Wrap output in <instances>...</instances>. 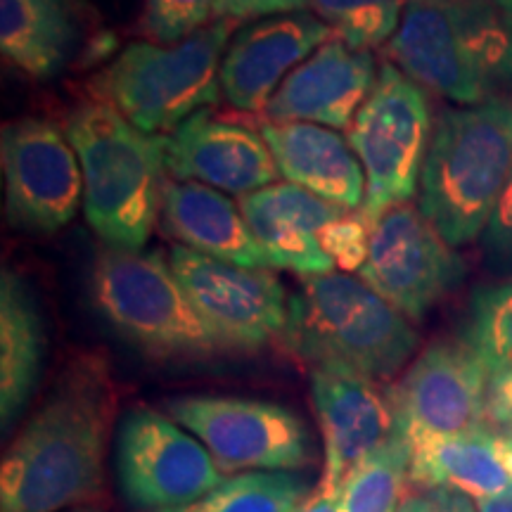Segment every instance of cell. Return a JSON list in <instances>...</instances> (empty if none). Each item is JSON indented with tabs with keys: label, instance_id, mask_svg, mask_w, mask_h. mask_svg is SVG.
Returning <instances> with one entry per match:
<instances>
[{
	"label": "cell",
	"instance_id": "1",
	"mask_svg": "<svg viewBox=\"0 0 512 512\" xmlns=\"http://www.w3.org/2000/svg\"><path fill=\"white\" fill-rule=\"evenodd\" d=\"M117 392L107 366L81 356L12 441L0 467V512H64L98 501Z\"/></svg>",
	"mask_w": 512,
	"mask_h": 512
},
{
	"label": "cell",
	"instance_id": "30",
	"mask_svg": "<svg viewBox=\"0 0 512 512\" xmlns=\"http://www.w3.org/2000/svg\"><path fill=\"white\" fill-rule=\"evenodd\" d=\"M370 223L363 219V214H347L342 219L330 223L328 228L323 230V249L328 256L335 261V266L342 268L344 273L361 271V266L366 264L368 247H370Z\"/></svg>",
	"mask_w": 512,
	"mask_h": 512
},
{
	"label": "cell",
	"instance_id": "8",
	"mask_svg": "<svg viewBox=\"0 0 512 512\" xmlns=\"http://www.w3.org/2000/svg\"><path fill=\"white\" fill-rule=\"evenodd\" d=\"M432 133L430 100L422 86L384 62L349 128V145L366 171V200L358 211L370 226L389 207L413 200Z\"/></svg>",
	"mask_w": 512,
	"mask_h": 512
},
{
	"label": "cell",
	"instance_id": "2",
	"mask_svg": "<svg viewBox=\"0 0 512 512\" xmlns=\"http://www.w3.org/2000/svg\"><path fill=\"white\" fill-rule=\"evenodd\" d=\"M387 55L418 86L463 107L512 91V24L494 0H408Z\"/></svg>",
	"mask_w": 512,
	"mask_h": 512
},
{
	"label": "cell",
	"instance_id": "25",
	"mask_svg": "<svg viewBox=\"0 0 512 512\" xmlns=\"http://www.w3.org/2000/svg\"><path fill=\"white\" fill-rule=\"evenodd\" d=\"M413 448L406 432L358 463L337 496V512H396L406 501Z\"/></svg>",
	"mask_w": 512,
	"mask_h": 512
},
{
	"label": "cell",
	"instance_id": "12",
	"mask_svg": "<svg viewBox=\"0 0 512 512\" xmlns=\"http://www.w3.org/2000/svg\"><path fill=\"white\" fill-rule=\"evenodd\" d=\"M171 271L190 304L228 351H256L283 339L290 302L268 268H245L183 245L171 247Z\"/></svg>",
	"mask_w": 512,
	"mask_h": 512
},
{
	"label": "cell",
	"instance_id": "9",
	"mask_svg": "<svg viewBox=\"0 0 512 512\" xmlns=\"http://www.w3.org/2000/svg\"><path fill=\"white\" fill-rule=\"evenodd\" d=\"M169 418L207 446L221 472H294L313 463L306 422L278 403L240 396H183Z\"/></svg>",
	"mask_w": 512,
	"mask_h": 512
},
{
	"label": "cell",
	"instance_id": "24",
	"mask_svg": "<svg viewBox=\"0 0 512 512\" xmlns=\"http://www.w3.org/2000/svg\"><path fill=\"white\" fill-rule=\"evenodd\" d=\"M43 323L17 273L0 278V418L8 430L34 394L43 361Z\"/></svg>",
	"mask_w": 512,
	"mask_h": 512
},
{
	"label": "cell",
	"instance_id": "16",
	"mask_svg": "<svg viewBox=\"0 0 512 512\" xmlns=\"http://www.w3.org/2000/svg\"><path fill=\"white\" fill-rule=\"evenodd\" d=\"M166 171L181 183H202L249 195L278 181L266 140L245 121L200 110L164 138Z\"/></svg>",
	"mask_w": 512,
	"mask_h": 512
},
{
	"label": "cell",
	"instance_id": "14",
	"mask_svg": "<svg viewBox=\"0 0 512 512\" xmlns=\"http://www.w3.org/2000/svg\"><path fill=\"white\" fill-rule=\"evenodd\" d=\"M311 396L323 434V472L313 486L339 496L351 470L403 432L394 387L347 368H313Z\"/></svg>",
	"mask_w": 512,
	"mask_h": 512
},
{
	"label": "cell",
	"instance_id": "22",
	"mask_svg": "<svg viewBox=\"0 0 512 512\" xmlns=\"http://www.w3.org/2000/svg\"><path fill=\"white\" fill-rule=\"evenodd\" d=\"M162 226L183 247L200 254L245 268H271L242 211L209 185H166Z\"/></svg>",
	"mask_w": 512,
	"mask_h": 512
},
{
	"label": "cell",
	"instance_id": "27",
	"mask_svg": "<svg viewBox=\"0 0 512 512\" xmlns=\"http://www.w3.org/2000/svg\"><path fill=\"white\" fill-rule=\"evenodd\" d=\"M460 339L475 351L491 377L512 370V275L472 294Z\"/></svg>",
	"mask_w": 512,
	"mask_h": 512
},
{
	"label": "cell",
	"instance_id": "35",
	"mask_svg": "<svg viewBox=\"0 0 512 512\" xmlns=\"http://www.w3.org/2000/svg\"><path fill=\"white\" fill-rule=\"evenodd\" d=\"M441 512H479L475 498L458 494V491H439Z\"/></svg>",
	"mask_w": 512,
	"mask_h": 512
},
{
	"label": "cell",
	"instance_id": "4",
	"mask_svg": "<svg viewBox=\"0 0 512 512\" xmlns=\"http://www.w3.org/2000/svg\"><path fill=\"white\" fill-rule=\"evenodd\" d=\"M512 176V102L439 114L420 178V209L451 247L477 240Z\"/></svg>",
	"mask_w": 512,
	"mask_h": 512
},
{
	"label": "cell",
	"instance_id": "38",
	"mask_svg": "<svg viewBox=\"0 0 512 512\" xmlns=\"http://www.w3.org/2000/svg\"><path fill=\"white\" fill-rule=\"evenodd\" d=\"M494 3L501 8V12L508 17V22L512 24V0H494Z\"/></svg>",
	"mask_w": 512,
	"mask_h": 512
},
{
	"label": "cell",
	"instance_id": "18",
	"mask_svg": "<svg viewBox=\"0 0 512 512\" xmlns=\"http://www.w3.org/2000/svg\"><path fill=\"white\" fill-rule=\"evenodd\" d=\"M375 81V60L368 50L330 38L287 76L268 102L266 117L347 128L373 93Z\"/></svg>",
	"mask_w": 512,
	"mask_h": 512
},
{
	"label": "cell",
	"instance_id": "15",
	"mask_svg": "<svg viewBox=\"0 0 512 512\" xmlns=\"http://www.w3.org/2000/svg\"><path fill=\"white\" fill-rule=\"evenodd\" d=\"M491 373L463 339H441L411 363L394 399L411 444L451 437L489 420Z\"/></svg>",
	"mask_w": 512,
	"mask_h": 512
},
{
	"label": "cell",
	"instance_id": "5",
	"mask_svg": "<svg viewBox=\"0 0 512 512\" xmlns=\"http://www.w3.org/2000/svg\"><path fill=\"white\" fill-rule=\"evenodd\" d=\"M285 347L313 368L335 366L384 382L418 347L408 318L351 273L304 275L290 299Z\"/></svg>",
	"mask_w": 512,
	"mask_h": 512
},
{
	"label": "cell",
	"instance_id": "21",
	"mask_svg": "<svg viewBox=\"0 0 512 512\" xmlns=\"http://www.w3.org/2000/svg\"><path fill=\"white\" fill-rule=\"evenodd\" d=\"M268 150L280 176L342 209H361L366 200V171L354 147L335 128L304 121H264Z\"/></svg>",
	"mask_w": 512,
	"mask_h": 512
},
{
	"label": "cell",
	"instance_id": "19",
	"mask_svg": "<svg viewBox=\"0 0 512 512\" xmlns=\"http://www.w3.org/2000/svg\"><path fill=\"white\" fill-rule=\"evenodd\" d=\"M240 211L268 266L302 275L332 273L335 261L323 249V230L342 219L347 209L294 183H273L249 192L240 200Z\"/></svg>",
	"mask_w": 512,
	"mask_h": 512
},
{
	"label": "cell",
	"instance_id": "39",
	"mask_svg": "<svg viewBox=\"0 0 512 512\" xmlns=\"http://www.w3.org/2000/svg\"><path fill=\"white\" fill-rule=\"evenodd\" d=\"M72 512H95V510H81V508H76V510H72Z\"/></svg>",
	"mask_w": 512,
	"mask_h": 512
},
{
	"label": "cell",
	"instance_id": "3",
	"mask_svg": "<svg viewBox=\"0 0 512 512\" xmlns=\"http://www.w3.org/2000/svg\"><path fill=\"white\" fill-rule=\"evenodd\" d=\"M64 131L81 164L86 221L110 247L140 252L169 185L164 138L143 133L105 100L76 107Z\"/></svg>",
	"mask_w": 512,
	"mask_h": 512
},
{
	"label": "cell",
	"instance_id": "20",
	"mask_svg": "<svg viewBox=\"0 0 512 512\" xmlns=\"http://www.w3.org/2000/svg\"><path fill=\"white\" fill-rule=\"evenodd\" d=\"M411 484L422 491H458L475 501L512 484V427L486 420L451 437L411 444Z\"/></svg>",
	"mask_w": 512,
	"mask_h": 512
},
{
	"label": "cell",
	"instance_id": "6",
	"mask_svg": "<svg viewBox=\"0 0 512 512\" xmlns=\"http://www.w3.org/2000/svg\"><path fill=\"white\" fill-rule=\"evenodd\" d=\"M233 27L230 19H216L174 46L131 43L98 79L100 100L143 133H174L192 114L221 102V62Z\"/></svg>",
	"mask_w": 512,
	"mask_h": 512
},
{
	"label": "cell",
	"instance_id": "26",
	"mask_svg": "<svg viewBox=\"0 0 512 512\" xmlns=\"http://www.w3.org/2000/svg\"><path fill=\"white\" fill-rule=\"evenodd\" d=\"M311 494L299 472H240L181 512H299Z\"/></svg>",
	"mask_w": 512,
	"mask_h": 512
},
{
	"label": "cell",
	"instance_id": "34",
	"mask_svg": "<svg viewBox=\"0 0 512 512\" xmlns=\"http://www.w3.org/2000/svg\"><path fill=\"white\" fill-rule=\"evenodd\" d=\"M396 512H441L439 491H422V494L406 496Z\"/></svg>",
	"mask_w": 512,
	"mask_h": 512
},
{
	"label": "cell",
	"instance_id": "7",
	"mask_svg": "<svg viewBox=\"0 0 512 512\" xmlns=\"http://www.w3.org/2000/svg\"><path fill=\"white\" fill-rule=\"evenodd\" d=\"M91 294L102 318L147 356L209 358L228 351L159 252L107 247L93 266Z\"/></svg>",
	"mask_w": 512,
	"mask_h": 512
},
{
	"label": "cell",
	"instance_id": "36",
	"mask_svg": "<svg viewBox=\"0 0 512 512\" xmlns=\"http://www.w3.org/2000/svg\"><path fill=\"white\" fill-rule=\"evenodd\" d=\"M479 512H512V484L505 486L501 494L475 501Z\"/></svg>",
	"mask_w": 512,
	"mask_h": 512
},
{
	"label": "cell",
	"instance_id": "29",
	"mask_svg": "<svg viewBox=\"0 0 512 512\" xmlns=\"http://www.w3.org/2000/svg\"><path fill=\"white\" fill-rule=\"evenodd\" d=\"M219 0H145L140 31L150 43L174 46L214 24Z\"/></svg>",
	"mask_w": 512,
	"mask_h": 512
},
{
	"label": "cell",
	"instance_id": "32",
	"mask_svg": "<svg viewBox=\"0 0 512 512\" xmlns=\"http://www.w3.org/2000/svg\"><path fill=\"white\" fill-rule=\"evenodd\" d=\"M309 8V0H219V19L230 22H247V19L290 15Z\"/></svg>",
	"mask_w": 512,
	"mask_h": 512
},
{
	"label": "cell",
	"instance_id": "37",
	"mask_svg": "<svg viewBox=\"0 0 512 512\" xmlns=\"http://www.w3.org/2000/svg\"><path fill=\"white\" fill-rule=\"evenodd\" d=\"M299 512H337V496L323 494V491L313 489V494Z\"/></svg>",
	"mask_w": 512,
	"mask_h": 512
},
{
	"label": "cell",
	"instance_id": "13",
	"mask_svg": "<svg viewBox=\"0 0 512 512\" xmlns=\"http://www.w3.org/2000/svg\"><path fill=\"white\" fill-rule=\"evenodd\" d=\"M0 162L12 226L50 235L74 221L83 174L76 150L55 121L27 117L5 126Z\"/></svg>",
	"mask_w": 512,
	"mask_h": 512
},
{
	"label": "cell",
	"instance_id": "11",
	"mask_svg": "<svg viewBox=\"0 0 512 512\" xmlns=\"http://www.w3.org/2000/svg\"><path fill=\"white\" fill-rule=\"evenodd\" d=\"M463 275L460 256L413 202L394 204L373 223L366 264L358 271L408 320L425 318Z\"/></svg>",
	"mask_w": 512,
	"mask_h": 512
},
{
	"label": "cell",
	"instance_id": "23",
	"mask_svg": "<svg viewBox=\"0 0 512 512\" xmlns=\"http://www.w3.org/2000/svg\"><path fill=\"white\" fill-rule=\"evenodd\" d=\"M74 41V0H0L3 57L29 79H50L60 72Z\"/></svg>",
	"mask_w": 512,
	"mask_h": 512
},
{
	"label": "cell",
	"instance_id": "33",
	"mask_svg": "<svg viewBox=\"0 0 512 512\" xmlns=\"http://www.w3.org/2000/svg\"><path fill=\"white\" fill-rule=\"evenodd\" d=\"M489 420L512 427V370L491 377L489 384Z\"/></svg>",
	"mask_w": 512,
	"mask_h": 512
},
{
	"label": "cell",
	"instance_id": "28",
	"mask_svg": "<svg viewBox=\"0 0 512 512\" xmlns=\"http://www.w3.org/2000/svg\"><path fill=\"white\" fill-rule=\"evenodd\" d=\"M408 0H309V8L332 29V36L356 50L392 41Z\"/></svg>",
	"mask_w": 512,
	"mask_h": 512
},
{
	"label": "cell",
	"instance_id": "10",
	"mask_svg": "<svg viewBox=\"0 0 512 512\" xmlns=\"http://www.w3.org/2000/svg\"><path fill=\"white\" fill-rule=\"evenodd\" d=\"M117 467L121 494L140 512H181L226 479L195 434L152 408L121 422Z\"/></svg>",
	"mask_w": 512,
	"mask_h": 512
},
{
	"label": "cell",
	"instance_id": "31",
	"mask_svg": "<svg viewBox=\"0 0 512 512\" xmlns=\"http://www.w3.org/2000/svg\"><path fill=\"white\" fill-rule=\"evenodd\" d=\"M484 252L496 268L512 271V176L484 230Z\"/></svg>",
	"mask_w": 512,
	"mask_h": 512
},
{
	"label": "cell",
	"instance_id": "17",
	"mask_svg": "<svg viewBox=\"0 0 512 512\" xmlns=\"http://www.w3.org/2000/svg\"><path fill=\"white\" fill-rule=\"evenodd\" d=\"M330 38L328 24L304 10L249 24L223 55V98L240 112H266L287 76Z\"/></svg>",
	"mask_w": 512,
	"mask_h": 512
}]
</instances>
